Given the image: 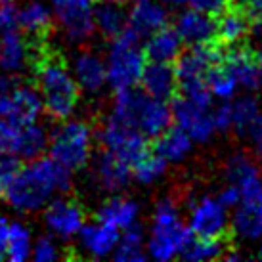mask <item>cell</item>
<instances>
[{"label":"cell","mask_w":262,"mask_h":262,"mask_svg":"<svg viewBox=\"0 0 262 262\" xmlns=\"http://www.w3.org/2000/svg\"><path fill=\"white\" fill-rule=\"evenodd\" d=\"M255 63H256V69H258V77H260V84H262V44L258 46V50L255 52Z\"/></svg>","instance_id":"obj_45"},{"label":"cell","mask_w":262,"mask_h":262,"mask_svg":"<svg viewBox=\"0 0 262 262\" xmlns=\"http://www.w3.org/2000/svg\"><path fill=\"white\" fill-rule=\"evenodd\" d=\"M8 222L6 219H0V260L6 258V245H8Z\"/></svg>","instance_id":"obj_43"},{"label":"cell","mask_w":262,"mask_h":262,"mask_svg":"<svg viewBox=\"0 0 262 262\" xmlns=\"http://www.w3.org/2000/svg\"><path fill=\"white\" fill-rule=\"evenodd\" d=\"M155 140H157L155 153L161 155L168 165H180V163H184L191 155L193 146H195V142L189 138L182 128H178L174 124Z\"/></svg>","instance_id":"obj_24"},{"label":"cell","mask_w":262,"mask_h":262,"mask_svg":"<svg viewBox=\"0 0 262 262\" xmlns=\"http://www.w3.org/2000/svg\"><path fill=\"white\" fill-rule=\"evenodd\" d=\"M113 2H119V4H130L132 0H113Z\"/></svg>","instance_id":"obj_50"},{"label":"cell","mask_w":262,"mask_h":262,"mask_svg":"<svg viewBox=\"0 0 262 262\" xmlns=\"http://www.w3.org/2000/svg\"><path fill=\"white\" fill-rule=\"evenodd\" d=\"M140 205L130 199V197L124 195H115L107 199L105 203L98 209V214L96 219L100 222H105V224L117 228L119 232L124 230V228H130L132 224H136L140 220Z\"/></svg>","instance_id":"obj_23"},{"label":"cell","mask_w":262,"mask_h":262,"mask_svg":"<svg viewBox=\"0 0 262 262\" xmlns=\"http://www.w3.org/2000/svg\"><path fill=\"white\" fill-rule=\"evenodd\" d=\"M256 258L262 260V239L258 241V247H256Z\"/></svg>","instance_id":"obj_49"},{"label":"cell","mask_w":262,"mask_h":262,"mask_svg":"<svg viewBox=\"0 0 262 262\" xmlns=\"http://www.w3.org/2000/svg\"><path fill=\"white\" fill-rule=\"evenodd\" d=\"M172 27L186 46L211 44L216 40V17L195 10L193 6L180 8V14L176 15Z\"/></svg>","instance_id":"obj_13"},{"label":"cell","mask_w":262,"mask_h":262,"mask_svg":"<svg viewBox=\"0 0 262 262\" xmlns=\"http://www.w3.org/2000/svg\"><path fill=\"white\" fill-rule=\"evenodd\" d=\"M232 2L233 0H189V6H193L195 10H201L205 14L216 17L222 12H226Z\"/></svg>","instance_id":"obj_39"},{"label":"cell","mask_w":262,"mask_h":262,"mask_svg":"<svg viewBox=\"0 0 262 262\" xmlns=\"http://www.w3.org/2000/svg\"><path fill=\"white\" fill-rule=\"evenodd\" d=\"M167 167L168 163L161 155L147 151L132 165V180H136L140 186H153L165 178Z\"/></svg>","instance_id":"obj_32"},{"label":"cell","mask_w":262,"mask_h":262,"mask_svg":"<svg viewBox=\"0 0 262 262\" xmlns=\"http://www.w3.org/2000/svg\"><path fill=\"white\" fill-rule=\"evenodd\" d=\"M262 174L260 167L251 155L243 151L232 153L224 163V178L228 184L239 186V184L247 182L251 178Z\"/></svg>","instance_id":"obj_33"},{"label":"cell","mask_w":262,"mask_h":262,"mask_svg":"<svg viewBox=\"0 0 262 262\" xmlns=\"http://www.w3.org/2000/svg\"><path fill=\"white\" fill-rule=\"evenodd\" d=\"M191 235L222 239L230 232V209L214 193L197 195L188 207L186 216Z\"/></svg>","instance_id":"obj_8"},{"label":"cell","mask_w":262,"mask_h":262,"mask_svg":"<svg viewBox=\"0 0 262 262\" xmlns=\"http://www.w3.org/2000/svg\"><path fill=\"white\" fill-rule=\"evenodd\" d=\"M111 115L119 117L138 128L147 140L159 138L172 126V105L167 100H159L146 94L144 90L126 88L117 90Z\"/></svg>","instance_id":"obj_4"},{"label":"cell","mask_w":262,"mask_h":262,"mask_svg":"<svg viewBox=\"0 0 262 262\" xmlns=\"http://www.w3.org/2000/svg\"><path fill=\"white\" fill-rule=\"evenodd\" d=\"M73 184L71 170L52 157H37L17 170L8 184L4 197L19 212H35L46 207L56 191L69 193Z\"/></svg>","instance_id":"obj_1"},{"label":"cell","mask_w":262,"mask_h":262,"mask_svg":"<svg viewBox=\"0 0 262 262\" xmlns=\"http://www.w3.org/2000/svg\"><path fill=\"white\" fill-rule=\"evenodd\" d=\"M172 123L195 144H207L219 134L212 102H197L180 96L172 105Z\"/></svg>","instance_id":"obj_10"},{"label":"cell","mask_w":262,"mask_h":262,"mask_svg":"<svg viewBox=\"0 0 262 262\" xmlns=\"http://www.w3.org/2000/svg\"><path fill=\"white\" fill-rule=\"evenodd\" d=\"M251 35V19L239 10H226L216 15V38L226 46H239Z\"/></svg>","instance_id":"obj_25"},{"label":"cell","mask_w":262,"mask_h":262,"mask_svg":"<svg viewBox=\"0 0 262 262\" xmlns=\"http://www.w3.org/2000/svg\"><path fill=\"white\" fill-rule=\"evenodd\" d=\"M233 2H235V4H239V6H249V8H251L256 0H233Z\"/></svg>","instance_id":"obj_47"},{"label":"cell","mask_w":262,"mask_h":262,"mask_svg":"<svg viewBox=\"0 0 262 262\" xmlns=\"http://www.w3.org/2000/svg\"><path fill=\"white\" fill-rule=\"evenodd\" d=\"M191 232L182 211L172 197H161L151 212V222L146 233L147 256L153 260L168 262L182 256Z\"/></svg>","instance_id":"obj_3"},{"label":"cell","mask_w":262,"mask_h":262,"mask_svg":"<svg viewBox=\"0 0 262 262\" xmlns=\"http://www.w3.org/2000/svg\"><path fill=\"white\" fill-rule=\"evenodd\" d=\"M94 14V25L96 31L102 33L105 38H115L126 29V10L124 4L113 2V0H105L100 2L98 6L92 10Z\"/></svg>","instance_id":"obj_27"},{"label":"cell","mask_w":262,"mask_h":262,"mask_svg":"<svg viewBox=\"0 0 262 262\" xmlns=\"http://www.w3.org/2000/svg\"><path fill=\"white\" fill-rule=\"evenodd\" d=\"M239 201L232 209L230 230L243 243H258L262 239V174L235 186Z\"/></svg>","instance_id":"obj_7"},{"label":"cell","mask_w":262,"mask_h":262,"mask_svg":"<svg viewBox=\"0 0 262 262\" xmlns=\"http://www.w3.org/2000/svg\"><path fill=\"white\" fill-rule=\"evenodd\" d=\"M73 77L82 90L90 94L100 92L107 84L105 59L92 50H82L73 59Z\"/></svg>","instance_id":"obj_19"},{"label":"cell","mask_w":262,"mask_h":262,"mask_svg":"<svg viewBox=\"0 0 262 262\" xmlns=\"http://www.w3.org/2000/svg\"><path fill=\"white\" fill-rule=\"evenodd\" d=\"M168 25V8L161 0H132L126 12V29L146 38Z\"/></svg>","instance_id":"obj_15"},{"label":"cell","mask_w":262,"mask_h":262,"mask_svg":"<svg viewBox=\"0 0 262 262\" xmlns=\"http://www.w3.org/2000/svg\"><path fill=\"white\" fill-rule=\"evenodd\" d=\"M17 132H19V124L0 119V155H6V153L14 155Z\"/></svg>","instance_id":"obj_38"},{"label":"cell","mask_w":262,"mask_h":262,"mask_svg":"<svg viewBox=\"0 0 262 262\" xmlns=\"http://www.w3.org/2000/svg\"><path fill=\"white\" fill-rule=\"evenodd\" d=\"M48 142H50V138H48V134L40 124H23V126H19V132H17L14 155L19 159H37L48 149Z\"/></svg>","instance_id":"obj_29"},{"label":"cell","mask_w":262,"mask_h":262,"mask_svg":"<svg viewBox=\"0 0 262 262\" xmlns=\"http://www.w3.org/2000/svg\"><path fill=\"white\" fill-rule=\"evenodd\" d=\"M31 255L38 262H50V260H58L59 256H61V253H59L56 241L52 239V237H48V235H42L33 245V253Z\"/></svg>","instance_id":"obj_36"},{"label":"cell","mask_w":262,"mask_h":262,"mask_svg":"<svg viewBox=\"0 0 262 262\" xmlns=\"http://www.w3.org/2000/svg\"><path fill=\"white\" fill-rule=\"evenodd\" d=\"M216 195H219L220 201H222V203L232 211L233 207L237 205V201H239V189L235 188L233 184L226 182V186H222V188L219 189V193H216Z\"/></svg>","instance_id":"obj_42"},{"label":"cell","mask_w":262,"mask_h":262,"mask_svg":"<svg viewBox=\"0 0 262 262\" xmlns=\"http://www.w3.org/2000/svg\"><path fill=\"white\" fill-rule=\"evenodd\" d=\"M226 255V247L222 239L214 237H197L191 235L188 245L184 249L182 258L189 262H211L216 258H222Z\"/></svg>","instance_id":"obj_34"},{"label":"cell","mask_w":262,"mask_h":262,"mask_svg":"<svg viewBox=\"0 0 262 262\" xmlns=\"http://www.w3.org/2000/svg\"><path fill=\"white\" fill-rule=\"evenodd\" d=\"M113 258L117 262H140L147 258L146 249V232L140 222L132 224L130 228H124L119 233V241L113 251Z\"/></svg>","instance_id":"obj_26"},{"label":"cell","mask_w":262,"mask_h":262,"mask_svg":"<svg viewBox=\"0 0 262 262\" xmlns=\"http://www.w3.org/2000/svg\"><path fill=\"white\" fill-rule=\"evenodd\" d=\"M71 2H77V4H84V6H92L96 0H71Z\"/></svg>","instance_id":"obj_48"},{"label":"cell","mask_w":262,"mask_h":262,"mask_svg":"<svg viewBox=\"0 0 262 262\" xmlns=\"http://www.w3.org/2000/svg\"><path fill=\"white\" fill-rule=\"evenodd\" d=\"M140 86L146 94L170 102L178 90V75H176L174 63L147 61L140 79Z\"/></svg>","instance_id":"obj_18"},{"label":"cell","mask_w":262,"mask_h":262,"mask_svg":"<svg viewBox=\"0 0 262 262\" xmlns=\"http://www.w3.org/2000/svg\"><path fill=\"white\" fill-rule=\"evenodd\" d=\"M222 61L232 71V75L239 82L241 88L255 90V88L260 86V77H258V69H256L255 63V54L243 50V48H235Z\"/></svg>","instance_id":"obj_28"},{"label":"cell","mask_w":262,"mask_h":262,"mask_svg":"<svg viewBox=\"0 0 262 262\" xmlns=\"http://www.w3.org/2000/svg\"><path fill=\"white\" fill-rule=\"evenodd\" d=\"M42 42H31L17 29H6L0 38V69L6 73H19L27 63H33L37 46Z\"/></svg>","instance_id":"obj_16"},{"label":"cell","mask_w":262,"mask_h":262,"mask_svg":"<svg viewBox=\"0 0 262 262\" xmlns=\"http://www.w3.org/2000/svg\"><path fill=\"white\" fill-rule=\"evenodd\" d=\"M94 130L84 121H67L52 134L48 142L50 157L67 167L71 172L86 167L92 157Z\"/></svg>","instance_id":"obj_6"},{"label":"cell","mask_w":262,"mask_h":262,"mask_svg":"<svg viewBox=\"0 0 262 262\" xmlns=\"http://www.w3.org/2000/svg\"><path fill=\"white\" fill-rule=\"evenodd\" d=\"M17 27L23 31V35H27L31 42H46V38L50 37L54 29L50 8L44 6L38 0L29 2L17 14Z\"/></svg>","instance_id":"obj_20"},{"label":"cell","mask_w":262,"mask_h":262,"mask_svg":"<svg viewBox=\"0 0 262 262\" xmlns=\"http://www.w3.org/2000/svg\"><path fill=\"white\" fill-rule=\"evenodd\" d=\"M184 46L180 35L176 33L174 27H161L159 31L151 33L146 37L144 52H146L147 61H159V63H174L178 56L182 54Z\"/></svg>","instance_id":"obj_21"},{"label":"cell","mask_w":262,"mask_h":262,"mask_svg":"<svg viewBox=\"0 0 262 262\" xmlns=\"http://www.w3.org/2000/svg\"><path fill=\"white\" fill-rule=\"evenodd\" d=\"M44 220L46 226L52 232L56 233L61 239H71L75 235H79V232L84 226L86 214L82 211L77 201L73 199H54L44 211Z\"/></svg>","instance_id":"obj_14"},{"label":"cell","mask_w":262,"mask_h":262,"mask_svg":"<svg viewBox=\"0 0 262 262\" xmlns=\"http://www.w3.org/2000/svg\"><path fill=\"white\" fill-rule=\"evenodd\" d=\"M251 10H253V14H255L256 17H262V0H256L255 4L251 6Z\"/></svg>","instance_id":"obj_46"},{"label":"cell","mask_w":262,"mask_h":262,"mask_svg":"<svg viewBox=\"0 0 262 262\" xmlns=\"http://www.w3.org/2000/svg\"><path fill=\"white\" fill-rule=\"evenodd\" d=\"M230 105V115H232V130L237 134H245L249 126L253 124L256 117L260 115V103L255 96L245 94V96H235L233 100L228 102Z\"/></svg>","instance_id":"obj_31"},{"label":"cell","mask_w":262,"mask_h":262,"mask_svg":"<svg viewBox=\"0 0 262 262\" xmlns=\"http://www.w3.org/2000/svg\"><path fill=\"white\" fill-rule=\"evenodd\" d=\"M119 230L105 222H94V224H84L79 232L80 245L90 256L94 258H107L113 255L115 245L119 241Z\"/></svg>","instance_id":"obj_22"},{"label":"cell","mask_w":262,"mask_h":262,"mask_svg":"<svg viewBox=\"0 0 262 262\" xmlns=\"http://www.w3.org/2000/svg\"><path fill=\"white\" fill-rule=\"evenodd\" d=\"M243 136L249 140V146H251V149L255 151L256 157H260L262 159V113L253 121V124L245 130Z\"/></svg>","instance_id":"obj_40"},{"label":"cell","mask_w":262,"mask_h":262,"mask_svg":"<svg viewBox=\"0 0 262 262\" xmlns=\"http://www.w3.org/2000/svg\"><path fill=\"white\" fill-rule=\"evenodd\" d=\"M222 61V54L214 44L188 46L174 61L178 86L191 82H205L209 73Z\"/></svg>","instance_id":"obj_11"},{"label":"cell","mask_w":262,"mask_h":262,"mask_svg":"<svg viewBox=\"0 0 262 262\" xmlns=\"http://www.w3.org/2000/svg\"><path fill=\"white\" fill-rule=\"evenodd\" d=\"M161 2L170 10H180V8L189 6V0H161Z\"/></svg>","instance_id":"obj_44"},{"label":"cell","mask_w":262,"mask_h":262,"mask_svg":"<svg viewBox=\"0 0 262 262\" xmlns=\"http://www.w3.org/2000/svg\"><path fill=\"white\" fill-rule=\"evenodd\" d=\"M6 256L12 262H23L31 256V232L21 222H12L8 226Z\"/></svg>","instance_id":"obj_35"},{"label":"cell","mask_w":262,"mask_h":262,"mask_svg":"<svg viewBox=\"0 0 262 262\" xmlns=\"http://www.w3.org/2000/svg\"><path fill=\"white\" fill-rule=\"evenodd\" d=\"M98 140L105 151L117 155L119 159L134 165L147 153V138L126 121L115 115H110L98 130Z\"/></svg>","instance_id":"obj_9"},{"label":"cell","mask_w":262,"mask_h":262,"mask_svg":"<svg viewBox=\"0 0 262 262\" xmlns=\"http://www.w3.org/2000/svg\"><path fill=\"white\" fill-rule=\"evenodd\" d=\"M140 40L142 38L128 29L111 38L110 50L105 56V71H107V84L115 92L140 84L147 63L146 52Z\"/></svg>","instance_id":"obj_5"},{"label":"cell","mask_w":262,"mask_h":262,"mask_svg":"<svg viewBox=\"0 0 262 262\" xmlns=\"http://www.w3.org/2000/svg\"><path fill=\"white\" fill-rule=\"evenodd\" d=\"M94 178L102 189L110 193H119L130 184L132 167L126 161L103 149L102 155H98L94 161Z\"/></svg>","instance_id":"obj_17"},{"label":"cell","mask_w":262,"mask_h":262,"mask_svg":"<svg viewBox=\"0 0 262 262\" xmlns=\"http://www.w3.org/2000/svg\"><path fill=\"white\" fill-rule=\"evenodd\" d=\"M33 69L46 115L54 121L69 119L79 103L80 86L69 73L63 58L58 52L48 50L46 42L38 44L33 58Z\"/></svg>","instance_id":"obj_2"},{"label":"cell","mask_w":262,"mask_h":262,"mask_svg":"<svg viewBox=\"0 0 262 262\" xmlns=\"http://www.w3.org/2000/svg\"><path fill=\"white\" fill-rule=\"evenodd\" d=\"M205 82H207L212 100H216V102H230L241 90L239 82L235 80L232 71L224 66V61H220L219 66L212 69Z\"/></svg>","instance_id":"obj_30"},{"label":"cell","mask_w":262,"mask_h":262,"mask_svg":"<svg viewBox=\"0 0 262 262\" xmlns=\"http://www.w3.org/2000/svg\"><path fill=\"white\" fill-rule=\"evenodd\" d=\"M17 14L19 10L14 0H0V21H2L4 31L17 27Z\"/></svg>","instance_id":"obj_41"},{"label":"cell","mask_w":262,"mask_h":262,"mask_svg":"<svg viewBox=\"0 0 262 262\" xmlns=\"http://www.w3.org/2000/svg\"><path fill=\"white\" fill-rule=\"evenodd\" d=\"M19 168H21L19 157H15L12 153L0 155V195H4L8 184L12 182V178L17 174Z\"/></svg>","instance_id":"obj_37"},{"label":"cell","mask_w":262,"mask_h":262,"mask_svg":"<svg viewBox=\"0 0 262 262\" xmlns=\"http://www.w3.org/2000/svg\"><path fill=\"white\" fill-rule=\"evenodd\" d=\"M52 2H54L56 17L69 42L84 44L92 38L96 31L94 14H92L94 8L77 4L71 0H52Z\"/></svg>","instance_id":"obj_12"}]
</instances>
